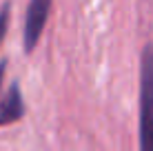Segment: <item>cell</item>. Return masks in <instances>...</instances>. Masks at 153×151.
Here are the masks:
<instances>
[{
    "mask_svg": "<svg viewBox=\"0 0 153 151\" xmlns=\"http://www.w3.org/2000/svg\"><path fill=\"white\" fill-rule=\"evenodd\" d=\"M140 151H153V45L140 58Z\"/></svg>",
    "mask_w": 153,
    "mask_h": 151,
    "instance_id": "1",
    "label": "cell"
},
{
    "mask_svg": "<svg viewBox=\"0 0 153 151\" xmlns=\"http://www.w3.org/2000/svg\"><path fill=\"white\" fill-rule=\"evenodd\" d=\"M49 11H51V0H29L27 16H25V31H22L25 54H31L36 45L40 42Z\"/></svg>",
    "mask_w": 153,
    "mask_h": 151,
    "instance_id": "2",
    "label": "cell"
},
{
    "mask_svg": "<svg viewBox=\"0 0 153 151\" xmlns=\"http://www.w3.org/2000/svg\"><path fill=\"white\" fill-rule=\"evenodd\" d=\"M25 111L27 109H25V100H22V93H20V87H18V82H13L9 87L7 96L0 100V127L22 120Z\"/></svg>",
    "mask_w": 153,
    "mask_h": 151,
    "instance_id": "3",
    "label": "cell"
},
{
    "mask_svg": "<svg viewBox=\"0 0 153 151\" xmlns=\"http://www.w3.org/2000/svg\"><path fill=\"white\" fill-rule=\"evenodd\" d=\"M9 20H11V2H4L0 9V45H2L4 36L9 31Z\"/></svg>",
    "mask_w": 153,
    "mask_h": 151,
    "instance_id": "4",
    "label": "cell"
},
{
    "mask_svg": "<svg viewBox=\"0 0 153 151\" xmlns=\"http://www.w3.org/2000/svg\"><path fill=\"white\" fill-rule=\"evenodd\" d=\"M4 67H7V62H0V87H2V78H4Z\"/></svg>",
    "mask_w": 153,
    "mask_h": 151,
    "instance_id": "5",
    "label": "cell"
}]
</instances>
